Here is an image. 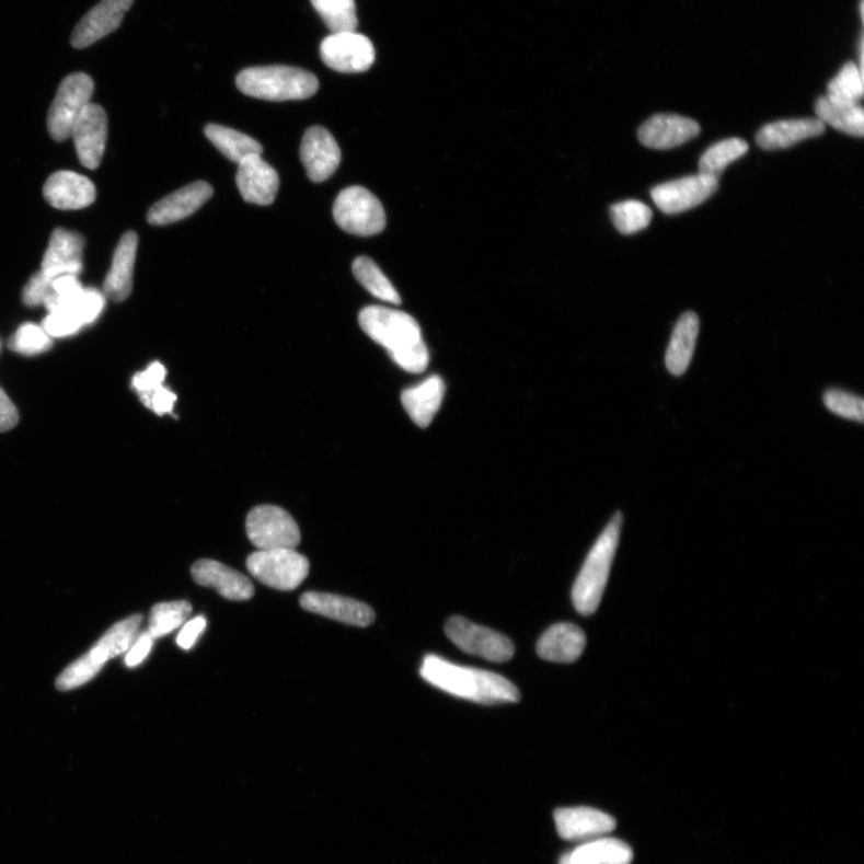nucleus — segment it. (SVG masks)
I'll return each instance as SVG.
<instances>
[{
  "label": "nucleus",
  "mask_w": 864,
  "mask_h": 864,
  "mask_svg": "<svg viewBox=\"0 0 864 864\" xmlns=\"http://www.w3.org/2000/svg\"><path fill=\"white\" fill-rule=\"evenodd\" d=\"M422 678L445 693L483 705L518 703L520 692L498 673L457 666L442 657L428 655L421 667Z\"/></svg>",
  "instance_id": "nucleus-1"
},
{
  "label": "nucleus",
  "mask_w": 864,
  "mask_h": 864,
  "mask_svg": "<svg viewBox=\"0 0 864 864\" xmlns=\"http://www.w3.org/2000/svg\"><path fill=\"white\" fill-rule=\"evenodd\" d=\"M359 325L375 343L387 349L396 365L407 372L427 370L430 355L418 322L406 312L384 307L360 311Z\"/></svg>",
  "instance_id": "nucleus-2"
},
{
  "label": "nucleus",
  "mask_w": 864,
  "mask_h": 864,
  "mask_svg": "<svg viewBox=\"0 0 864 864\" xmlns=\"http://www.w3.org/2000/svg\"><path fill=\"white\" fill-rule=\"evenodd\" d=\"M622 515L617 512L599 535L576 578L572 600L576 611L584 617L595 613L602 602L613 558L620 542Z\"/></svg>",
  "instance_id": "nucleus-3"
},
{
  "label": "nucleus",
  "mask_w": 864,
  "mask_h": 864,
  "mask_svg": "<svg viewBox=\"0 0 864 864\" xmlns=\"http://www.w3.org/2000/svg\"><path fill=\"white\" fill-rule=\"evenodd\" d=\"M237 87L245 95L268 100V102H287V100H306L319 91V80L314 73L303 69L269 66L243 70L237 78Z\"/></svg>",
  "instance_id": "nucleus-4"
},
{
  "label": "nucleus",
  "mask_w": 864,
  "mask_h": 864,
  "mask_svg": "<svg viewBox=\"0 0 864 864\" xmlns=\"http://www.w3.org/2000/svg\"><path fill=\"white\" fill-rule=\"evenodd\" d=\"M143 617L137 613V615L112 625L84 656L73 661L60 673L56 682L58 690L71 691L90 682L103 669L107 660L128 653L137 633H139Z\"/></svg>",
  "instance_id": "nucleus-5"
},
{
  "label": "nucleus",
  "mask_w": 864,
  "mask_h": 864,
  "mask_svg": "<svg viewBox=\"0 0 864 864\" xmlns=\"http://www.w3.org/2000/svg\"><path fill=\"white\" fill-rule=\"evenodd\" d=\"M250 574L263 585L293 591L309 575V561L295 549L258 550L246 560Z\"/></svg>",
  "instance_id": "nucleus-6"
},
{
  "label": "nucleus",
  "mask_w": 864,
  "mask_h": 864,
  "mask_svg": "<svg viewBox=\"0 0 864 864\" xmlns=\"http://www.w3.org/2000/svg\"><path fill=\"white\" fill-rule=\"evenodd\" d=\"M334 220L347 233L370 237L385 228V212L380 199L366 187L350 186L336 197Z\"/></svg>",
  "instance_id": "nucleus-7"
},
{
  "label": "nucleus",
  "mask_w": 864,
  "mask_h": 864,
  "mask_svg": "<svg viewBox=\"0 0 864 864\" xmlns=\"http://www.w3.org/2000/svg\"><path fill=\"white\" fill-rule=\"evenodd\" d=\"M93 93L94 82L83 72L62 80L47 116V130L55 141L62 142L71 136L74 123L91 104Z\"/></svg>",
  "instance_id": "nucleus-8"
},
{
  "label": "nucleus",
  "mask_w": 864,
  "mask_h": 864,
  "mask_svg": "<svg viewBox=\"0 0 864 864\" xmlns=\"http://www.w3.org/2000/svg\"><path fill=\"white\" fill-rule=\"evenodd\" d=\"M445 632L450 642L471 656L505 663L516 654L515 644L507 636L461 617L449 619Z\"/></svg>",
  "instance_id": "nucleus-9"
},
{
  "label": "nucleus",
  "mask_w": 864,
  "mask_h": 864,
  "mask_svg": "<svg viewBox=\"0 0 864 864\" xmlns=\"http://www.w3.org/2000/svg\"><path fill=\"white\" fill-rule=\"evenodd\" d=\"M246 533L258 550L295 549L300 543V531L292 516L275 506H260L250 511Z\"/></svg>",
  "instance_id": "nucleus-10"
},
{
  "label": "nucleus",
  "mask_w": 864,
  "mask_h": 864,
  "mask_svg": "<svg viewBox=\"0 0 864 864\" xmlns=\"http://www.w3.org/2000/svg\"><path fill=\"white\" fill-rule=\"evenodd\" d=\"M325 66L343 73L365 72L375 61V47L369 37L354 32L333 33L320 48Z\"/></svg>",
  "instance_id": "nucleus-11"
},
{
  "label": "nucleus",
  "mask_w": 864,
  "mask_h": 864,
  "mask_svg": "<svg viewBox=\"0 0 864 864\" xmlns=\"http://www.w3.org/2000/svg\"><path fill=\"white\" fill-rule=\"evenodd\" d=\"M718 189V178L703 173L654 187L656 206L666 215H680L704 204Z\"/></svg>",
  "instance_id": "nucleus-12"
},
{
  "label": "nucleus",
  "mask_w": 864,
  "mask_h": 864,
  "mask_svg": "<svg viewBox=\"0 0 864 864\" xmlns=\"http://www.w3.org/2000/svg\"><path fill=\"white\" fill-rule=\"evenodd\" d=\"M108 118L106 111L96 104L88 105L77 123L71 137L81 164L96 170L102 164L107 142Z\"/></svg>",
  "instance_id": "nucleus-13"
},
{
  "label": "nucleus",
  "mask_w": 864,
  "mask_h": 864,
  "mask_svg": "<svg viewBox=\"0 0 864 864\" xmlns=\"http://www.w3.org/2000/svg\"><path fill=\"white\" fill-rule=\"evenodd\" d=\"M300 160L310 181L322 183L339 168L342 150L327 129L312 127L307 130L300 145Z\"/></svg>",
  "instance_id": "nucleus-14"
},
{
  "label": "nucleus",
  "mask_w": 864,
  "mask_h": 864,
  "mask_svg": "<svg viewBox=\"0 0 864 864\" xmlns=\"http://www.w3.org/2000/svg\"><path fill=\"white\" fill-rule=\"evenodd\" d=\"M238 189L244 201L269 206L279 192V174L261 155L249 157L240 164L235 175Z\"/></svg>",
  "instance_id": "nucleus-15"
},
{
  "label": "nucleus",
  "mask_w": 864,
  "mask_h": 864,
  "mask_svg": "<svg viewBox=\"0 0 864 864\" xmlns=\"http://www.w3.org/2000/svg\"><path fill=\"white\" fill-rule=\"evenodd\" d=\"M134 0H102L88 11L71 35L74 48H85L117 31Z\"/></svg>",
  "instance_id": "nucleus-16"
},
{
  "label": "nucleus",
  "mask_w": 864,
  "mask_h": 864,
  "mask_svg": "<svg viewBox=\"0 0 864 864\" xmlns=\"http://www.w3.org/2000/svg\"><path fill=\"white\" fill-rule=\"evenodd\" d=\"M556 830L566 841H592L617 829L609 814L590 807L560 808L554 814Z\"/></svg>",
  "instance_id": "nucleus-17"
},
{
  "label": "nucleus",
  "mask_w": 864,
  "mask_h": 864,
  "mask_svg": "<svg viewBox=\"0 0 864 864\" xmlns=\"http://www.w3.org/2000/svg\"><path fill=\"white\" fill-rule=\"evenodd\" d=\"M212 196V187L207 182H196L182 187L165 198L160 199L149 209L147 220L154 227L181 221L194 215Z\"/></svg>",
  "instance_id": "nucleus-18"
},
{
  "label": "nucleus",
  "mask_w": 864,
  "mask_h": 864,
  "mask_svg": "<svg viewBox=\"0 0 864 864\" xmlns=\"http://www.w3.org/2000/svg\"><path fill=\"white\" fill-rule=\"evenodd\" d=\"M48 205L60 210H79L90 207L96 198V189L90 178L77 172L58 171L44 186Z\"/></svg>",
  "instance_id": "nucleus-19"
},
{
  "label": "nucleus",
  "mask_w": 864,
  "mask_h": 864,
  "mask_svg": "<svg viewBox=\"0 0 864 864\" xmlns=\"http://www.w3.org/2000/svg\"><path fill=\"white\" fill-rule=\"evenodd\" d=\"M300 607L356 627H368L375 621V612L369 606L343 596L308 592L300 597Z\"/></svg>",
  "instance_id": "nucleus-20"
},
{
  "label": "nucleus",
  "mask_w": 864,
  "mask_h": 864,
  "mask_svg": "<svg viewBox=\"0 0 864 864\" xmlns=\"http://www.w3.org/2000/svg\"><path fill=\"white\" fill-rule=\"evenodd\" d=\"M83 237L77 232L56 229L49 238L42 262V272L51 279L60 275H79L83 267Z\"/></svg>",
  "instance_id": "nucleus-21"
},
{
  "label": "nucleus",
  "mask_w": 864,
  "mask_h": 864,
  "mask_svg": "<svg viewBox=\"0 0 864 864\" xmlns=\"http://www.w3.org/2000/svg\"><path fill=\"white\" fill-rule=\"evenodd\" d=\"M699 133V124L691 118L656 115L642 125L637 136L647 148L667 150L691 141Z\"/></svg>",
  "instance_id": "nucleus-22"
},
{
  "label": "nucleus",
  "mask_w": 864,
  "mask_h": 864,
  "mask_svg": "<svg viewBox=\"0 0 864 864\" xmlns=\"http://www.w3.org/2000/svg\"><path fill=\"white\" fill-rule=\"evenodd\" d=\"M192 574L198 585L215 588L220 596L235 602L252 599L255 594L254 585L247 576L217 561H197Z\"/></svg>",
  "instance_id": "nucleus-23"
},
{
  "label": "nucleus",
  "mask_w": 864,
  "mask_h": 864,
  "mask_svg": "<svg viewBox=\"0 0 864 864\" xmlns=\"http://www.w3.org/2000/svg\"><path fill=\"white\" fill-rule=\"evenodd\" d=\"M139 247V235L129 231L124 233L115 250L112 266L106 275L104 291L115 302H124L133 292L134 268Z\"/></svg>",
  "instance_id": "nucleus-24"
},
{
  "label": "nucleus",
  "mask_w": 864,
  "mask_h": 864,
  "mask_svg": "<svg viewBox=\"0 0 864 864\" xmlns=\"http://www.w3.org/2000/svg\"><path fill=\"white\" fill-rule=\"evenodd\" d=\"M586 643V635L578 625L557 623L538 641L537 654L549 661L573 663L581 657Z\"/></svg>",
  "instance_id": "nucleus-25"
},
{
  "label": "nucleus",
  "mask_w": 864,
  "mask_h": 864,
  "mask_svg": "<svg viewBox=\"0 0 864 864\" xmlns=\"http://www.w3.org/2000/svg\"><path fill=\"white\" fill-rule=\"evenodd\" d=\"M446 393V385L440 376H430L416 387L407 388L403 392V406L410 418L419 428L429 427L438 410L441 408Z\"/></svg>",
  "instance_id": "nucleus-26"
},
{
  "label": "nucleus",
  "mask_w": 864,
  "mask_h": 864,
  "mask_svg": "<svg viewBox=\"0 0 864 864\" xmlns=\"http://www.w3.org/2000/svg\"><path fill=\"white\" fill-rule=\"evenodd\" d=\"M823 131L825 124L818 118L780 120L765 125L757 135V143L765 150L785 149Z\"/></svg>",
  "instance_id": "nucleus-27"
},
{
  "label": "nucleus",
  "mask_w": 864,
  "mask_h": 864,
  "mask_svg": "<svg viewBox=\"0 0 864 864\" xmlns=\"http://www.w3.org/2000/svg\"><path fill=\"white\" fill-rule=\"evenodd\" d=\"M700 322L694 312L688 311L676 323L667 349L666 365L673 376L683 375L693 359Z\"/></svg>",
  "instance_id": "nucleus-28"
},
{
  "label": "nucleus",
  "mask_w": 864,
  "mask_h": 864,
  "mask_svg": "<svg viewBox=\"0 0 864 864\" xmlns=\"http://www.w3.org/2000/svg\"><path fill=\"white\" fill-rule=\"evenodd\" d=\"M569 864H631L634 857L629 844L615 838L599 837L565 855Z\"/></svg>",
  "instance_id": "nucleus-29"
},
{
  "label": "nucleus",
  "mask_w": 864,
  "mask_h": 864,
  "mask_svg": "<svg viewBox=\"0 0 864 864\" xmlns=\"http://www.w3.org/2000/svg\"><path fill=\"white\" fill-rule=\"evenodd\" d=\"M816 112L820 122L839 131L855 137L864 134V112L859 104L834 102L825 95L818 99Z\"/></svg>",
  "instance_id": "nucleus-30"
},
{
  "label": "nucleus",
  "mask_w": 864,
  "mask_h": 864,
  "mask_svg": "<svg viewBox=\"0 0 864 864\" xmlns=\"http://www.w3.org/2000/svg\"><path fill=\"white\" fill-rule=\"evenodd\" d=\"M207 139L229 160L240 164L253 155H261L263 148L253 137L219 124H208L205 128Z\"/></svg>",
  "instance_id": "nucleus-31"
},
{
  "label": "nucleus",
  "mask_w": 864,
  "mask_h": 864,
  "mask_svg": "<svg viewBox=\"0 0 864 864\" xmlns=\"http://www.w3.org/2000/svg\"><path fill=\"white\" fill-rule=\"evenodd\" d=\"M353 269L356 279L362 287L367 288L372 296L384 300L387 303L394 306L402 304V298H400L395 287L388 280L383 272L371 258L366 256L356 258Z\"/></svg>",
  "instance_id": "nucleus-32"
},
{
  "label": "nucleus",
  "mask_w": 864,
  "mask_h": 864,
  "mask_svg": "<svg viewBox=\"0 0 864 864\" xmlns=\"http://www.w3.org/2000/svg\"><path fill=\"white\" fill-rule=\"evenodd\" d=\"M193 607L186 600H175V602L160 603L150 610L148 632L154 638H159L172 633L189 620Z\"/></svg>",
  "instance_id": "nucleus-33"
},
{
  "label": "nucleus",
  "mask_w": 864,
  "mask_h": 864,
  "mask_svg": "<svg viewBox=\"0 0 864 864\" xmlns=\"http://www.w3.org/2000/svg\"><path fill=\"white\" fill-rule=\"evenodd\" d=\"M748 145L741 139H728L710 147L699 162L700 173L719 180V175L731 162L748 152Z\"/></svg>",
  "instance_id": "nucleus-34"
},
{
  "label": "nucleus",
  "mask_w": 864,
  "mask_h": 864,
  "mask_svg": "<svg viewBox=\"0 0 864 864\" xmlns=\"http://www.w3.org/2000/svg\"><path fill=\"white\" fill-rule=\"evenodd\" d=\"M311 4L333 33L357 30L355 0H311Z\"/></svg>",
  "instance_id": "nucleus-35"
},
{
  "label": "nucleus",
  "mask_w": 864,
  "mask_h": 864,
  "mask_svg": "<svg viewBox=\"0 0 864 864\" xmlns=\"http://www.w3.org/2000/svg\"><path fill=\"white\" fill-rule=\"evenodd\" d=\"M613 224L622 234L645 230L653 220V210L641 201H623L610 208Z\"/></svg>",
  "instance_id": "nucleus-36"
},
{
  "label": "nucleus",
  "mask_w": 864,
  "mask_h": 864,
  "mask_svg": "<svg viewBox=\"0 0 864 864\" xmlns=\"http://www.w3.org/2000/svg\"><path fill=\"white\" fill-rule=\"evenodd\" d=\"M863 73L855 62L850 61L829 83L828 95L834 102L859 104L863 96Z\"/></svg>",
  "instance_id": "nucleus-37"
},
{
  "label": "nucleus",
  "mask_w": 864,
  "mask_h": 864,
  "mask_svg": "<svg viewBox=\"0 0 864 864\" xmlns=\"http://www.w3.org/2000/svg\"><path fill=\"white\" fill-rule=\"evenodd\" d=\"M9 347L14 353L24 356H35L47 353L53 347V337L43 329V325L24 323L10 337Z\"/></svg>",
  "instance_id": "nucleus-38"
},
{
  "label": "nucleus",
  "mask_w": 864,
  "mask_h": 864,
  "mask_svg": "<svg viewBox=\"0 0 864 864\" xmlns=\"http://www.w3.org/2000/svg\"><path fill=\"white\" fill-rule=\"evenodd\" d=\"M825 406L834 415L859 423L864 418V403L859 395L842 390H829L823 394Z\"/></svg>",
  "instance_id": "nucleus-39"
},
{
  "label": "nucleus",
  "mask_w": 864,
  "mask_h": 864,
  "mask_svg": "<svg viewBox=\"0 0 864 864\" xmlns=\"http://www.w3.org/2000/svg\"><path fill=\"white\" fill-rule=\"evenodd\" d=\"M42 325L54 339V337H67L77 334L83 329L84 324L72 311L57 309L48 312Z\"/></svg>",
  "instance_id": "nucleus-40"
},
{
  "label": "nucleus",
  "mask_w": 864,
  "mask_h": 864,
  "mask_svg": "<svg viewBox=\"0 0 864 864\" xmlns=\"http://www.w3.org/2000/svg\"><path fill=\"white\" fill-rule=\"evenodd\" d=\"M166 368L161 362L154 361L145 371L136 373L133 378V388L139 396L152 393L164 385Z\"/></svg>",
  "instance_id": "nucleus-41"
},
{
  "label": "nucleus",
  "mask_w": 864,
  "mask_h": 864,
  "mask_svg": "<svg viewBox=\"0 0 864 864\" xmlns=\"http://www.w3.org/2000/svg\"><path fill=\"white\" fill-rule=\"evenodd\" d=\"M53 281L54 279L47 277L42 270L35 273L24 287L23 303L32 308L44 304L47 297L54 292Z\"/></svg>",
  "instance_id": "nucleus-42"
},
{
  "label": "nucleus",
  "mask_w": 864,
  "mask_h": 864,
  "mask_svg": "<svg viewBox=\"0 0 864 864\" xmlns=\"http://www.w3.org/2000/svg\"><path fill=\"white\" fill-rule=\"evenodd\" d=\"M140 399L142 404L157 413L158 416L172 415L174 404L177 402V395L165 385L152 393L141 395Z\"/></svg>",
  "instance_id": "nucleus-43"
},
{
  "label": "nucleus",
  "mask_w": 864,
  "mask_h": 864,
  "mask_svg": "<svg viewBox=\"0 0 864 864\" xmlns=\"http://www.w3.org/2000/svg\"><path fill=\"white\" fill-rule=\"evenodd\" d=\"M154 641L155 638L150 635L148 631L135 638L134 644L128 649L127 658H125V664H127V667L135 668L140 666V664L148 657L150 650H152Z\"/></svg>",
  "instance_id": "nucleus-44"
},
{
  "label": "nucleus",
  "mask_w": 864,
  "mask_h": 864,
  "mask_svg": "<svg viewBox=\"0 0 864 864\" xmlns=\"http://www.w3.org/2000/svg\"><path fill=\"white\" fill-rule=\"evenodd\" d=\"M207 621L204 617H197L184 623V627L177 636V644L183 649H191L199 635L206 630Z\"/></svg>",
  "instance_id": "nucleus-45"
},
{
  "label": "nucleus",
  "mask_w": 864,
  "mask_h": 864,
  "mask_svg": "<svg viewBox=\"0 0 864 864\" xmlns=\"http://www.w3.org/2000/svg\"><path fill=\"white\" fill-rule=\"evenodd\" d=\"M19 423V411L0 388V433L14 429Z\"/></svg>",
  "instance_id": "nucleus-46"
},
{
  "label": "nucleus",
  "mask_w": 864,
  "mask_h": 864,
  "mask_svg": "<svg viewBox=\"0 0 864 864\" xmlns=\"http://www.w3.org/2000/svg\"><path fill=\"white\" fill-rule=\"evenodd\" d=\"M54 293L59 297H69L83 290L78 275H60L53 281Z\"/></svg>",
  "instance_id": "nucleus-47"
},
{
  "label": "nucleus",
  "mask_w": 864,
  "mask_h": 864,
  "mask_svg": "<svg viewBox=\"0 0 864 864\" xmlns=\"http://www.w3.org/2000/svg\"><path fill=\"white\" fill-rule=\"evenodd\" d=\"M560 864H569V862L567 861V859L565 857V855H563V856L561 857V860H560Z\"/></svg>",
  "instance_id": "nucleus-48"
}]
</instances>
